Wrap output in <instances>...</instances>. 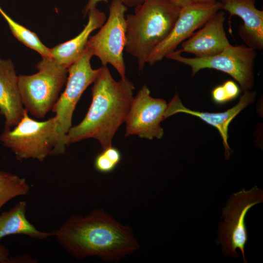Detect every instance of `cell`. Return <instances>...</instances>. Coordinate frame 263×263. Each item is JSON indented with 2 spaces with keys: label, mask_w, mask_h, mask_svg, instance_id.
Returning <instances> with one entry per match:
<instances>
[{
  "label": "cell",
  "mask_w": 263,
  "mask_h": 263,
  "mask_svg": "<svg viewBox=\"0 0 263 263\" xmlns=\"http://www.w3.org/2000/svg\"><path fill=\"white\" fill-rule=\"evenodd\" d=\"M53 233L66 251L79 259L96 256L117 261L139 247L129 226L100 209L72 216Z\"/></svg>",
  "instance_id": "1"
},
{
  "label": "cell",
  "mask_w": 263,
  "mask_h": 263,
  "mask_svg": "<svg viewBox=\"0 0 263 263\" xmlns=\"http://www.w3.org/2000/svg\"><path fill=\"white\" fill-rule=\"evenodd\" d=\"M93 83L90 107L82 121L69 130L67 145L92 138L105 149L112 146L116 132L125 121L133 98V84L126 78L115 81L107 66L99 68Z\"/></svg>",
  "instance_id": "2"
},
{
  "label": "cell",
  "mask_w": 263,
  "mask_h": 263,
  "mask_svg": "<svg viewBox=\"0 0 263 263\" xmlns=\"http://www.w3.org/2000/svg\"><path fill=\"white\" fill-rule=\"evenodd\" d=\"M180 8L169 0H144L133 14L126 16L125 49L136 59L139 70L144 69L151 51L169 34Z\"/></svg>",
  "instance_id": "3"
},
{
  "label": "cell",
  "mask_w": 263,
  "mask_h": 263,
  "mask_svg": "<svg viewBox=\"0 0 263 263\" xmlns=\"http://www.w3.org/2000/svg\"><path fill=\"white\" fill-rule=\"evenodd\" d=\"M0 140L18 160L32 158L42 162L49 155H58L55 116L45 121H37L31 118L24 109L21 120L13 129H4Z\"/></svg>",
  "instance_id": "4"
},
{
  "label": "cell",
  "mask_w": 263,
  "mask_h": 263,
  "mask_svg": "<svg viewBox=\"0 0 263 263\" xmlns=\"http://www.w3.org/2000/svg\"><path fill=\"white\" fill-rule=\"evenodd\" d=\"M38 72L18 76L23 105L32 115L43 118L58 98L67 79L68 68L52 57L42 58L37 65Z\"/></svg>",
  "instance_id": "5"
},
{
  "label": "cell",
  "mask_w": 263,
  "mask_h": 263,
  "mask_svg": "<svg viewBox=\"0 0 263 263\" xmlns=\"http://www.w3.org/2000/svg\"><path fill=\"white\" fill-rule=\"evenodd\" d=\"M256 50L246 45H229L221 53L207 57H186L175 50L165 57L189 66L191 76L204 69H213L226 73L239 84L243 92L251 90L254 84V67Z\"/></svg>",
  "instance_id": "6"
},
{
  "label": "cell",
  "mask_w": 263,
  "mask_h": 263,
  "mask_svg": "<svg viewBox=\"0 0 263 263\" xmlns=\"http://www.w3.org/2000/svg\"><path fill=\"white\" fill-rule=\"evenodd\" d=\"M263 191L257 186L245 190L243 188L231 195L222 210L224 221L220 224L216 243L222 245L223 253L225 256L238 258L237 249L242 253L244 263V248L248 241L245 217L248 210L255 205L263 203Z\"/></svg>",
  "instance_id": "7"
},
{
  "label": "cell",
  "mask_w": 263,
  "mask_h": 263,
  "mask_svg": "<svg viewBox=\"0 0 263 263\" xmlns=\"http://www.w3.org/2000/svg\"><path fill=\"white\" fill-rule=\"evenodd\" d=\"M93 56L86 48L81 56L68 68V77L64 91L54 105L58 135V155L63 154L68 146L67 134L72 127L73 114L81 95L93 83L99 68L94 69L90 60Z\"/></svg>",
  "instance_id": "8"
},
{
  "label": "cell",
  "mask_w": 263,
  "mask_h": 263,
  "mask_svg": "<svg viewBox=\"0 0 263 263\" xmlns=\"http://www.w3.org/2000/svg\"><path fill=\"white\" fill-rule=\"evenodd\" d=\"M127 10L122 0H113L108 19L98 32L89 38L86 45V48L99 58L103 66L111 64L123 79L126 78L123 50L126 33L125 13Z\"/></svg>",
  "instance_id": "9"
},
{
  "label": "cell",
  "mask_w": 263,
  "mask_h": 263,
  "mask_svg": "<svg viewBox=\"0 0 263 263\" xmlns=\"http://www.w3.org/2000/svg\"><path fill=\"white\" fill-rule=\"evenodd\" d=\"M221 8L222 4L218 1L213 3L192 1L181 7L169 34L151 51L146 63L152 65L174 51L180 44L189 38L196 29L203 26Z\"/></svg>",
  "instance_id": "10"
},
{
  "label": "cell",
  "mask_w": 263,
  "mask_h": 263,
  "mask_svg": "<svg viewBox=\"0 0 263 263\" xmlns=\"http://www.w3.org/2000/svg\"><path fill=\"white\" fill-rule=\"evenodd\" d=\"M168 103L163 99L150 95V91L144 85L133 97L126 117L125 136L137 135L152 140L160 139L164 131L160 126L165 119Z\"/></svg>",
  "instance_id": "11"
},
{
  "label": "cell",
  "mask_w": 263,
  "mask_h": 263,
  "mask_svg": "<svg viewBox=\"0 0 263 263\" xmlns=\"http://www.w3.org/2000/svg\"><path fill=\"white\" fill-rule=\"evenodd\" d=\"M225 12L219 11L181 45V53L203 58L217 55L230 45L224 29Z\"/></svg>",
  "instance_id": "12"
},
{
  "label": "cell",
  "mask_w": 263,
  "mask_h": 263,
  "mask_svg": "<svg viewBox=\"0 0 263 263\" xmlns=\"http://www.w3.org/2000/svg\"><path fill=\"white\" fill-rule=\"evenodd\" d=\"M256 94L255 91H245L241 96L238 103L234 107L224 112L210 113L193 111L186 108L182 104L178 94H175L172 99L168 103L166 116L168 118L177 113H185L198 117L216 128L223 139L225 149V158L228 159L231 152L227 142L229 125L243 110L254 101Z\"/></svg>",
  "instance_id": "13"
},
{
  "label": "cell",
  "mask_w": 263,
  "mask_h": 263,
  "mask_svg": "<svg viewBox=\"0 0 263 263\" xmlns=\"http://www.w3.org/2000/svg\"><path fill=\"white\" fill-rule=\"evenodd\" d=\"M221 10L243 21L238 32L246 45L255 50L263 49V11L255 6L256 0H220Z\"/></svg>",
  "instance_id": "14"
},
{
  "label": "cell",
  "mask_w": 263,
  "mask_h": 263,
  "mask_svg": "<svg viewBox=\"0 0 263 263\" xmlns=\"http://www.w3.org/2000/svg\"><path fill=\"white\" fill-rule=\"evenodd\" d=\"M24 109L14 65L11 60L0 57V113L4 117V129L15 126Z\"/></svg>",
  "instance_id": "15"
},
{
  "label": "cell",
  "mask_w": 263,
  "mask_h": 263,
  "mask_svg": "<svg viewBox=\"0 0 263 263\" xmlns=\"http://www.w3.org/2000/svg\"><path fill=\"white\" fill-rule=\"evenodd\" d=\"M87 15L88 22L77 36L50 49L51 57L67 68L81 57L91 33L100 28L106 20L105 13L96 7L90 10Z\"/></svg>",
  "instance_id": "16"
},
{
  "label": "cell",
  "mask_w": 263,
  "mask_h": 263,
  "mask_svg": "<svg viewBox=\"0 0 263 263\" xmlns=\"http://www.w3.org/2000/svg\"><path fill=\"white\" fill-rule=\"evenodd\" d=\"M26 210V202L20 201L10 210L0 215V240L5 236L14 234H24L39 239L54 235L53 232L38 230L27 220Z\"/></svg>",
  "instance_id": "17"
},
{
  "label": "cell",
  "mask_w": 263,
  "mask_h": 263,
  "mask_svg": "<svg viewBox=\"0 0 263 263\" xmlns=\"http://www.w3.org/2000/svg\"><path fill=\"white\" fill-rule=\"evenodd\" d=\"M0 13L7 22L13 35L19 41L38 53L42 58L51 57L50 48L43 44L35 33L14 20L0 6Z\"/></svg>",
  "instance_id": "18"
},
{
  "label": "cell",
  "mask_w": 263,
  "mask_h": 263,
  "mask_svg": "<svg viewBox=\"0 0 263 263\" xmlns=\"http://www.w3.org/2000/svg\"><path fill=\"white\" fill-rule=\"evenodd\" d=\"M30 187L24 178L0 171V208L12 198L26 195Z\"/></svg>",
  "instance_id": "19"
},
{
  "label": "cell",
  "mask_w": 263,
  "mask_h": 263,
  "mask_svg": "<svg viewBox=\"0 0 263 263\" xmlns=\"http://www.w3.org/2000/svg\"><path fill=\"white\" fill-rule=\"evenodd\" d=\"M94 165L95 169L102 173L111 172L117 166V165L103 151L96 156Z\"/></svg>",
  "instance_id": "20"
},
{
  "label": "cell",
  "mask_w": 263,
  "mask_h": 263,
  "mask_svg": "<svg viewBox=\"0 0 263 263\" xmlns=\"http://www.w3.org/2000/svg\"><path fill=\"white\" fill-rule=\"evenodd\" d=\"M144 0H122V2L127 6H136L141 4ZM101 1L107 2L108 0H88L86 6L84 8L82 13L85 17L90 10L96 7L97 4Z\"/></svg>",
  "instance_id": "21"
},
{
  "label": "cell",
  "mask_w": 263,
  "mask_h": 263,
  "mask_svg": "<svg viewBox=\"0 0 263 263\" xmlns=\"http://www.w3.org/2000/svg\"><path fill=\"white\" fill-rule=\"evenodd\" d=\"M211 97L214 102L218 104H223L230 101L222 84L212 90Z\"/></svg>",
  "instance_id": "22"
},
{
  "label": "cell",
  "mask_w": 263,
  "mask_h": 263,
  "mask_svg": "<svg viewBox=\"0 0 263 263\" xmlns=\"http://www.w3.org/2000/svg\"><path fill=\"white\" fill-rule=\"evenodd\" d=\"M230 100L235 99L240 93V89L237 84L233 81L228 80L222 84Z\"/></svg>",
  "instance_id": "23"
},
{
  "label": "cell",
  "mask_w": 263,
  "mask_h": 263,
  "mask_svg": "<svg viewBox=\"0 0 263 263\" xmlns=\"http://www.w3.org/2000/svg\"><path fill=\"white\" fill-rule=\"evenodd\" d=\"M9 251L3 245L0 244V263H10Z\"/></svg>",
  "instance_id": "24"
},
{
  "label": "cell",
  "mask_w": 263,
  "mask_h": 263,
  "mask_svg": "<svg viewBox=\"0 0 263 263\" xmlns=\"http://www.w3.org/2000/svg\"><path fill=\"white\" fill-rule=\"evenodd\" d=\"M172 3L174 4L175 5L179 6V7H183L191 2H192L190 0H169Z\"/></svg>",
  "instance_id": "25"
},
{
  "label": "cell",
  "mask_w": 263,
  "mask_h": 263,
  "mask_svg": "<svg viewBox=\"0 0 263 263\" xmlns=\"http://www.w3.org/2000/svg\"><path fill=\"white\" fill-rule=\"evenodd\" d=\"M192 2L202 3H213L217 1V0H190Z\"/></svg>",
  "instance_id": "26"
}]
</instances>
